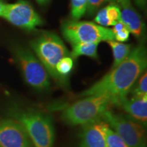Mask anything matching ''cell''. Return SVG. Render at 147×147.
Returning <instances> with one entry per match:
<instances>
[{
  "label": "cell",
  "instance_id": "obj_15",
  "mask_svg": "<svg viewBox=\"0 0 147 147\" xmlns=\"http://www.w3.org/2000/svg\"><path fill=\"white\" fill-rule=\"evenodd\" d=\"M74 67V60L70 56H67L62 58L57 65H56V71L61 79L65 86L67 87L68 84V77L72 71Z\"/></svg>",
  "mask_w": 147,
  "mask_h": 147
},
{
  "label": "cell",
  "instance_id": "obj_22",
  "mask_svg": "<svg viewBox=\"0 0 147 147\" xmlns=\"http://www.w3.org/2000/svg\"><path fill=\"white\" fill-rule=\"evenodd\" d=\"M129 32L127 28H125L120 32L116 33L115 35V40L119 42H123L127 41L129 37Z\"/></svg>",
  "mask_w": 147,
  "mask_h": 147
},
{
  "label": "cell",
  "instance_id": "obj_11",
  "mask_svg": "<svg viewBox=\"0 0 147 147\" xmlns=\"http://www.w3.org/2000/svg\"><path fill=\"white\" fill-rule=\"evenodd\" d=\"M120 106L130 119L136 121L143 127L147 123V96H131L121 103Z\"/></svg>",
  "mask_w": 147,
  "mask_h": 147
},
{
  "label": "cell",
  "instance_id": "obj_18",
  "mask_svg": "<svg viewBox=\"0 0 147 147\" xmlns=\"http://www.w3.org/2000/svg\"><path fill=\"white\" fill-rule=\"evenodd\" d=\"M87 0H71V16L78 20L84 15L87 10Z\"/></svg>",
  "mask_w": 147,
  "mask_h": 147
},
{
  "label": "cell",
  "instance_id": "obj_25",
  "mask_svg": "<svg viewBox=\"0 0 147 147\" xmlns=\"http://www.w3.org/2000/svg\"><path fill=\"white\" fill-rule=\"evenodd\" d=\"M5 5L6 4L3 2L2 0H0V16H2L3 12H4Z\"/></svg>",
  "mask_w": 147,
  "mask_h": 147
},
{
  "label": "cell",
  "instance_id": "obj_5",
  "mask_svg": "<svg viewBox=\"0 0 147 147\" xmlns=\"http://www.w3.org/2000/svg\"><path fill=\"white\" fill-rule=\"evenodd\" d=\"M62 34L71 45L78 43H97L115 40L111 29L91 22L71 21L62 25Z\"/></svg>",
  "mask_w": 147,
  "mask_h": 147
},
{
  "label": "cell",
  "instance_id": "obj_26",
  "mask_svg": "<svg viewBox=\"0 0 147 147\" xmlns=\"http://www.w3.org/2000/svg\"><path fill=\"white\" fill-rule=\"evenodd\" d=\"M37 2L39 3L40 4H44V3H47L49 0H36Z\"/></svg>",
  "mask_w": 147,
  "mask_h": 147
},
{
  "label": "cell",
  "instance_id": "obj_1",
  "mask_svg": "<svg viewBox=\"0 0 147 147\" xmlns=\"http://www.w3.org/2000/svg\"><path fill=\"white\" fill-rule=\"evenodd\" d=\"M147 65L146 51L143 45L132 50L123 61L112 68L111 71L79 97L102 95L109 99L112 105L120 106L139 77L144 72Z\"/></svg>",
  "mask_w": 147,
  "mask_h": 147
},
{
  "label": "cell",
  "instance_id": "obj_10",
  "mask_svg": "<svg viewBox=\"0 0 147 147\" xmlns=\"http://www.w3.org/2000/svg\"><path fill=\"white\" fill-rule=\"evenodd\" d=\"M108 125L103 119L82 125L80 134V147H106L105 131Z\"/></svg>",
  "mask_w": 147,
  "mask_h": 147
},
{
  "label": "cell",
  "instance_id": "obj_6",
  "mask_svg": "<svg viewBox=\"0 0 147 147\" xmlns=\"http://www.w3.org/2000/svg\"><path fill=\"white\" fill-rule=\"evenodd\" d=\"M14 53L25 82L40 92L47 91L50 89V77L40 60L25 48H16Z\"/></svg>",
  "mask_w": 147,
  "mask_h": 147
},
{
  "label": "cell",
  "instance_id": "obj_7",
  "mask_svg": "<svg viewBox=\"0 0 147 147\" xmlns=\"http://www.w3.org/2000/svg\"><path fill=\"white\" fill-rule=\"evenodd\" d=\"M102 119L129 147H146V131L142 125L131 119L108 110Z\"/></svg>",
  "mask_w": 147,
  "mask_h": 147
},
{
  "label": "cell",
  "instance_id": "obj_17",
  "mask_svg": "<svg viewBox=\"0 0 147 147\" xmlns=\"http://www.w3.org/2000/svg\"><path fill=\"white\" fill-rule=\"evenodd\" d=\"M137 83L134 89L131 90L132 96H147V74L145 71L137 80Z\"/></svg>",
  "mask_w": 147,
  "mask_h": 147
},
{
  "label": "cell",
  "instance_id": "obj_20",
  "mask_svg": "<svg viewBox=\"0 0 147 147\" xmlns=\"http://www.w3.org/2000/svg\"><path fill=\"white\" fill-rule=\"evenodd\" d=\"M95 23H97V25H100L102 27H108L111 26L110 23L108 20V18L106 14V8H102L97 12L96 17L95 18Z\"/></svg>",
  "mask_w": 147,
  "mask_h": 147
},
{
  "label": "cell",
  "instance_id": "obj_21",
  "mask_svg": "<svg viewBox=\"0 0 147 147\" xmlns=\"http://www.w3.org/2000/svg\"><path fill=\"white\" fill-rule=\"evenodd\" d=\"M108 0H87V10L89 14H95Z\"/></svg>",
  "mask_w": 147,
  "mask_h": 147
},
{
  "label": "cell",
  "instance_id": "obj_23",
  "mask_svg": "<svg viewBox=\"0 0 147 147\" xmlns=\"http://www.w3.org/2000/svg\"><path fill=\"white\" fill-rule=\"evenodd\" d=\"M113 26L114 27H113V28L112 29V31H113L114 34H116V33L120 32V31L122 30V29L127 28V27H125V25H124V23H123L121 20L120 21L117 22V23H116L115 25H113Z\"/></svg>",
  "mask_w": 147,
  "mask_h": 147
},
{
  "label": "cell",
  "instance_id": "obj_9",
  "mask_svg": "<svg viewBox=\"0 0 147 147\" xmlns=\"http://www.w3.org/2000/svg\"><path fill=\"white\" fill-rule=\"evenodd\" d=\"M0 147H32L23 125L14 119H0Z\"/></svg>",
  "mask_w": 147,
  "mask_h": 147
},
{
  "label": "cell",
  "instance_id": "obj_14",
  "mask_svg": "<svg viewBox=\"0 0 147 147\" xmlns=\"http://www.w3.org/2000/svg\"><path fill=\"white\" fill-rule=\"evenodd\" d=\"M72 46L71 57L76 59L80 56H87L97 59V43H78Z\"/></svg>",
  "mask_w": 147,
  "mask_h": 147
},
{
  "label": "cell",
  "instance_id": "obj_3",
  "mask_svg": "<svg viewBox=\"0 0 147 147\" xmlns=\"http://www.w3.org/2000/svg\"><path fill=\"white\" fill-rule=\"evenodd\" d=\"M48 74L57 83L65 87L61 79L56 71V65L62 58L69 56V52L61 39L52 32H45L30 43Z\"/></svg>",
  "mask_w": 147,
  "mask_h": 147
},
{
  "label": "cell",
  "instance_id": "obj_4",
  "mask_svg": "<svg viewBox=\"0 0 147 147\" xmlns=\"http://www.w3.org/2000/svg\"><path fill=\"white\" fill-rule=\"evenodd\" d=\"M84 97L63 110L61 119L65 123L71 126L84 125L98 120L112 105L109 99L102 95Z\"/></svg>",
  "mask_w": 147,
  "mask_h": 147
},
{
  "label": "cell",
  "instance_id": "obj_2",
  "mask_svg": "<svg viewBox=\"0 0 147 147\" xmlns=\"http://www.w3.org/2000/svg\"><path fill=\"white\" fill-rule=\"evenodd\" d=\"M8 114L21 123L34 147H53L55 129L52 117L42 110L12 106Z\"/></svg>",
  "mask_w": 147,
  "mask_h": 147
},
{
  "label": "cell",
  "instance_id": "obj_13",
  "mask_svg": "<svg viewBox=\"0 0 147 147\" xmlns=\"http://www.w3.org/2000/svg\"><path fill=\"white\" fill-rule=\"evenodd\" d=\"M107 42L113 51L114 62L112 68H113L119 65L129 56L131 51V45L116 42L115 40H109Z\"/></svg>",
  "mask_w": 147,
  "mask_h": 147
},
{
  "label": "cell",
  "instance_id": "obj_12",
  "mask_svg": "<svg viewBox=\"0 0 147 147\" xmlns=\"http://www.w3.org/2000/svg\"><path fill=\"white\" fill-rule=\"evenodd\" d=\"M121 21L125 25L129 33H131L136 38H140L143 32V24L140 16L136 11L131 7V5L123 7L121 16Z\"/></svg>",
  "mask_w": 147,
  "mask_h": 147
},
{
  "label": "cell",
  "instance_id": "obj_16",
  "mask_svg": "<svg viewBox=\"0 0 147 147\" xmlns=\"http://www.w3.org/2000/svg\"><path fill=\"white\" fill-rule=\"evenodd\" d=\"M105 138L106 147H129L109 125L106 129Z\"/></svg>",
  "mask_w": 147,
  "mask_h": 147
},
{
  "label": "cell",
  "instance_id": "obj_8",
  "mask_svg": "<svg viewBox=\"0 0 147 147\" xmlns=\"http://www.w3.org/2000/svg\"><path fill=\"white\" fill-rule=\"evenodd\" d=\"M2 16L15 26L27 30L34 29L43 23L42 18L32 5L24 0L6 4Z\"/></svg>",
  "mask_w": 147,
  "mask_h": 147
},
{
  "label": "cell",
  "instance_id": "obj_24",
  "mask_svg": "<svg viewBox=\"0 0 147 147\" xmlns=\"http://www.w3.org/2000/svg\"><path fill=\"white\" fill-rule=\"evenodd\" d=\"M115 2H117L119 4H120L121 6L125 7L127 5H131V2H130V0H114Z\"/></svg>",
  "mask_w": 147,
  "mask_h": 147
},
{
  "label": "cell",
  "instance_id": "obj_19",
  "mask_svg": "<svg viewBox=\"0 0 147 147\" xmlns=\"http://www.w3.org/2000/svg\"><path fill=\"white\" fill-rule=\"evenodd\" d=\"M106 14L109 20L111 26L115 25L117 22L121 20V12L117 5L114 4H110L106 7Z\"/></svg>",
  "mask_w": 147,
  "mask_h": 147
}]
</instances>
